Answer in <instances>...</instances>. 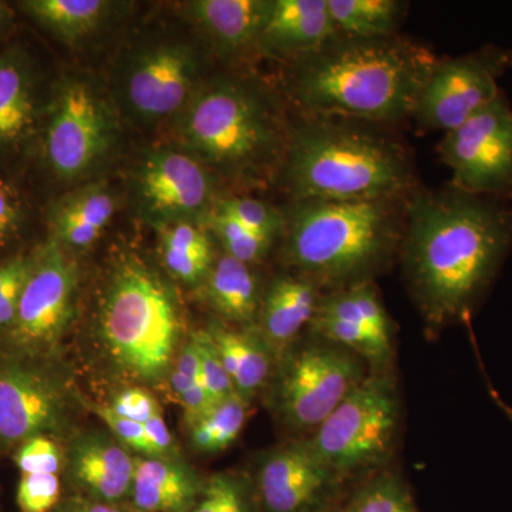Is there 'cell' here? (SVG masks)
Wrapping results in <instances>:
<instances>
[{
	"mask_svg": "<svg viewBox=\"0 0 512 512\" xmlns=\"http://www.w3.org/2000/svg\"><path fill=\"white\" fill-rule=\"evenodd\" d=\"M512 251V205L450 185L407 201L400 256L431 333L476 312Z\"/></svg>",
	"mask_w": 512,
	"mask_h": 512,
	"instance_id": "6da1fadb",
	"label": "cell"
},
{
	"mask_svg": "<svg viewBox=\"0 0 512 512\" xmlns=\"http://www.w3.org/2000/svg\"><path fill=\"white\" fill-rule=\"evenodd\" d=\"M436 62L430 49L407 37L338 35L289 64L285 89L306 117L397 123L412 117Z\"/></svg>",
	"mask_w": 512,
	"mask_h": 512,
	"instance_id": "7a4b0ae2",
	"label": "cell"
},
{
	"mask_svg": "<svg viewBox=\"0 0 512 512\" xmlns=\"http://www.w3.org/2000/svg\"><path fill=\"white\" fill-rule=\"evenodd\" d=\"M292 201L409 200L417 191L409 151L372 128L308 117L289 127L281 173Z\"/></svg>",
	"mask_w": 512,
	"mask_h": 512,
	"instance_id": "3957f363",
	"label": "cell"
},
{
	"mask_svg": "<svg viewBox=\"0 0 512 512\" xmlns=\"http://www.w3.org/2000/svg\"><path fill=\"white\" fill-rule=\"evenodd\" d=\"M407 201H292L282 258L330 292L372 281L399 252Z\"/></svg>",
	"mask_w": 512,
	"mask_h": 512,
	"instance_id": "277c9868",
	"label": "cell"
},
{
	"mask_svg": "<svg viewBox=\"0 0 512 512\" xmlns=\"http://www.w3.org/2000/svg\"><path fill=\"white\" fill-rule=\"evenodd\" d=\"M174 120L185 150L229 180L262 184L281 173L291 126L271 94L251 80L205 79Z\"/></svg>",
	"mask_w": 512,
	"mask_h": 512,
	"instance_id": "5b68a950",
	"label": "cell"
},
{
	"mask_svg": "<svg viewBox=\"0 0 512 512\" xmlns=\"http://www.w3.org/2000/svg\"><path fill=\"white\" fill-rule=\"evenodd\" d=\"M99 329L121 372L157 382L167 375L180 339L174 293L143 259L120 256L103 289Z\"/></svg>",
	"mask_w": 512,
	"mask_h": 512,
	"instance_id": "8992f818",
	"label": "cell"
},
{
	"mask_svg": "<svg viewBox=\"0 0 512 512\" xmlns=\"http://www.w3.org/2000/svg\"><path fill=\"white\" fill-rule=\"evenodd\" d=\"M201 47L178 35L143 39L121 57L116 72L117 104L141 126L175 119L204 83Z\"/></svg>",
	"mask_w": 512,
	"mask_h": 512,
	"instance_id": "52a82bcc",
	"label": "cell"
},
{
	"mask_svg": "<svg viewBox=\"0 0 512 512\" xmlns=\"http://www.w3.org/2000/svg\"><path fill=\"white\" fill-rule=\"evenodd\" d=\"M399 420L392 377L370 372L308 439L340 481L382 466L392 454Z\"/></svg>",
	"mask_w": 512,
	"mask_h": 512,
	"instance_id": "ba28073f",
	"label": "cell"
},
{
	"mask_svg": "<svg viewBox=\"0 0 512 512\" xmlns=\"http://www.w3.org/2000/svg\"><path fill=\"white\" fill-rule=\"evenodd\" d=\"M120 136L117 106L84 74H70L57 86L45 130V158L60 180L90 177L106 163Z\"/></svg>",
	"mask_w": 512,
	"mask_h": 512,
	"instance_id": "9c48e42d",
	"label": "cell"
},
{
	"mask_svg": "<svg viewBox=\"0 0 512 512\" xmlns=\"http://www.w3.org/2000/svg\"><path fill=\"white\" fill-rule=\"evenodd\" d=\"M366 367L355 353L313 336L282 359L274 392L279 416L296 433L312 436L366 379Z\"/></svg>",
	"mask_w": 512,
	"mask_h": 512,
	"instance_id": "30bf717a",
	"label": "cell"
},
{
	"mask_svg": "<svg viewBox=\"0 0 512 512\" xmlns=\"http://www.w3.org/2000/svg\"><path fill=\"white\" fill-rule=\"evenodd\" d=\"M440 160L457 190L480 197L512 198V107L504 92L461 126L444 134Z\"/></svg>",
	"mask_w": 512,
	"mask_h": 512,
	"instance_id": "8fae6325",
	"label": "cell"
},
{
	"mask_svg": "<svg viewBox=\"0 0 512 512\" xmlns=\"http://www.w3.org/2000/svg\"><path fill=\"white\" fill-rule=\"evenodd\" d=\"M77 286V265L66 248L50 239L30 262L18 312L6 333L10 345L28 355L52 352L72 322Z\"/></svg>",
	"mask_w": 512,
	"mask_h": 512,
	"instance_id": "7c38bea8",
	"label": "cell"
},
{
	"mask_svg": "<svg viewBox=\"0 0 512 512\" xmlns=\"http://www.w3.org/2000/svg\"><path fill=\"white\" fill-rule=\"evenodd\" d=\"M511 67L512 50L493 45L437 59L414 104L413 119L426 130H454L503 92L498 80Z\"/></svg>",
	"mask_w": 512,
	"mask_h": 512,
	"instance_id": "4fadbf2b",
	"label": "cell"
},
{
	"mask_svg": "<svg viewBox=\"0 0 512 512\" xmlns=\"http://www.w3.org/2000/svg\"><path fill=\"white\" fill-rule=\"evenodd\" d=\"M134 183L141 214L157 228L177 221H207L218 202L210 168L188 151H148L137 165Z\"/></svg>",
	"mask_w": 512,
	"mask_h": 512,
	"instance_id": "5bb4252c",
	"label": "cell"
},
{
	"mask_svg": "<svg viewBox=\"0 0 512 512\" xmlns=\"http://www.w3.org/2000/svg\"><path fill=\"white\" fill-rule=\"evenodd\" d=\"M338 478L320 460L309 439L269 451L256 473L261 503L268 512H316L338 484Z\"/></svg>",
	"mask_w": 512,
	"mask_h": 512,
	"instance_id": "9a60e30c",
	"label": "cell"
},
{
	"mask_svg": "<svg viewBox=\"0 0 512 512\" xmlns=\"http://www.w3.org/2000/svg\"><path fill=\"white\" fill-rule=\"evenodd\" d=\"M66 404L59 387L16 362L0 363V441L22 444L59 430Z\"/></svg>",
	"mask_w": 512,
	"mask_h": 512,
	"instance_id": "2e32d148",
	"label": "cell"
},
{
	"mask_svg": "<svg viewBox=\"0 0 512 512\" xmlns=\"http://www.w3.org/2000/svg\"><path fill=\"white\" fill-rule=\"evenodd\" d=\"M338 36L328 0H271L255 49L289 63L315 52Z\"/></svg>",
	"mask_w": 512,
	"mask_h": 512,
	"instance_id": "e0dca14e",
	"label": "cell"
},
{
	"mask_svg": "<svg viewBox=\"0 0 512 512\" xmlns=\"http://www.w3.org/2000/svg\"><path fill=\"white\" fill-rule=\"evenodd\" d=\"M69 470L86 498L119 504L123 498L130 497L136 458L103 434H84L70 447Z\"/></svg>",
	"mask_w": 512,
	"mask_h": 512,
	"instance_id": "ac0fdd59",
	"label": "cell"
},
{
	"mask_svg": "<svg viewBox=\"0 0 512 512\" xmlns=\"http://www.w3.org/2000/svg\"><path fill=\"white\" fill-rule=\"evenodd\" d=\"M322 289L298 274H284L272 279L262 295L255 328L268 342L275 355L295 345L303 329L311 326Z\"/></svg>",
	"mask_w": 512,
	"mask_h": 512,
	"instance_id": "d6986e66",
	"label": "cell"
},
{
	"mask_svg": "<svg viewBox=\"0 0 512 512\" xmlns=\"http://www.w3.org/2000/svg\"><path fill=\"white\" fill-rule=\"evenodd\" d=\"M269 8L271 0H194L185 6L188 18L222 56L255 49Z\"/></svg>",
	"mask_w": 512,
	"mask_h": 512,
	"instance_id": "ffe728a7",
	"label": "cell"
},
{
	"mask_svg": "<svg viewBox=\"0 0 512 512\" xmlns=\"http://www.w3.org/2000/svg\"><path fill=\"white\" fill-rule=\"evenodd\" d=\"M204 483L173 458L137 457L130 497L138 512H191Z\"/></svg>",
	"mask_w": 512,
	"mask_h": 512,
	"instance_id": "44dd1931",
	"label": "cell"
},
{
	"mask_svg": "<svg viewBox=\"0 0 512 512\" xmlns=\"http://www.w3.org/2000/svg\"><path fill=\"white\" fill-rule=\"evenodd\" d=\"M116 211V197L106 183L96 181L76 188L60 198L50 212L53 239L74 251L90 248Z\"/></svg>",
	"mask_w": 512,
	"mask_h": 512,
	"instance_id": "7402d4cb",
	"label": "cell"
},
{
	"mask_svg": "<svg viewBox=\"0 0 512 512\" xmlns=\"http://www.w3.org/2000/svg\"><path fill=\"white\" fill-rule=\"evenodd\" d=\"M235 392L251 403L256 393L268 383L275 353L255 326L232 329L212 323L207 329Z\"/></svg>",
	"mask_w": 512,
	"mask_h": 512,
	"instance_id": "603a6c76",
	"label": "cell"
},
{
	"mask_svg": "<svg viewBox=\"0 0 512 512\" xmlns=\"http://www.w3.org/2000/svg\"><path fill=\"white\" fill-rule=\"evenodd\" d=\"M201 286L205 302L222 319L242 328L256 325L264 292L251 265L222 254Z\"/></svg>",
	"mask_w": 512,
	"mask_h": 512,
	"instance_id": "cb8c5ba5",
	"label": "cell"
},
{
	"mask_svg": "<svg viewBox=\"0 0 512 512\" xmlns=\"http://www.w3.org/2000/svg\"><path fill=\"white\" fill-rule=\"evenodd\" d=\"M36 96L26 60L15 50L0 56V147H15L32 134Z\"/></svg>",
	"mask_w": 512,
	"mask_h": 512,
	"instance_id": "d4e9b609",
	"label": "cell"
},
{
	"mask_svg": "<svg viewBox=\"0 0 512 512\" xmlns=\"http://www.w3.org/2000/svg\"><path fill=\"white\" fill-rule=\"evenodd\" d=\"M120 3L107 0H28L22 9L63 42H82L109 23Z\"/></svg>",
	"mask_w": 512,
	"mask_h": 512,
	"instance_id": "484cf974",
	"label": "cell"
},
{
	"mask_svg": "<svg viewBox=\"0 0 512 512\" xmlns=\"http://www.w3.org/2000/svg\"><path fill=\"white\" fill-rule=\"evenodd\" d=\"M158 234L165 269L185 285H202L215 261L204 225L195 221L170 222L158 227Z\"/></svg>",
	"mask_w": 512,
	"mask_h": 512,
	"instance_id": "4316f807",
	"label": "cell"
},
{
	"mask_svg": "<svg viewBox=\"0 0 512 512\" xmlns=\"http://www.w3.org/2000/svg\"><path fill=\"white\" fill-rule=\"evenodd\" d=\"M404 8L397 0H328L338 35L360 39L397 35Z\"/></svg>",
	"mask_w": 512,
	"mask_h": 512,
	"instance_id": "83f0119b",
	"label": "cell"
},
{
	"mask_svg": "<svg viewBox=\"0 0 512 512\" xmlns=\"http://www.w3.org/2000/svg\"><path fill=\"white\" fill-rule=\"evenodd\" d=\"M316 313L356 323L382 338H393L392 323L372 281L323 295Z\"/></svg>",
	"mask_w": 512,
	"mask_h": 512,
	"instance_id": "f1b7e54d",
	"label": "cell"
},
{
	"mask_svg": "<svg viewBox=\"0 0 512 512\" xmlns=\"http://www.w3.org/2000/svg\"><path fill=\"white\" fill-rule=\"evenodd\" d=\"M309 329L312 336L355 353L373 373L387 372V366L392 362V339L382 338L356 323L316 313Z\"/></svg>",
	"mask_w": 512,
	"mask_h": 512,
	"instance_id": "f546056e",
	"label": "cell"
},
{
	"mask_svg": "<svg viewBox=\"0 0 512 512\" xmlns=\"http://www.w3.org/2000/svg\"><path fill=\"white\" fill-rule=\"evenodd\" d=\"M248 406L247 400L242 399L238 393L214 404L190 426L192 447L204 454L227 450L244 429Z\"/></svg>",
	"mask_w": 512,
	"mask_h": 512,
	"instance_id": "4dcf8cb0",
	"label": "cell"
},
{
	"mask_svg": "<svg viewBox=\"0 0 512 512\" xmlns=\"http://www.w3.org/2000/svg\"><path fill=\"white\" fill-rule=\"evenodd\" d=\"M348 512H417L406 484L393 474L383 473L359 488Z\"/></svg>",
	"mask_w": 512,
	"mask_h": 512,
	"instance_id": "1f68e13d",
	"label": "cell"
},
{
	"mask_svg": "<svg viewBox=\"0 0 512 512\" xmlns=\"http://www.w3.org/2000/svg\"><path fill=\"white\" fill-rule=\"evenodd\" d=\"M208 225L215 237L220 241L224 254L254 266L264 261L268 255L272 242L252 234L247 228L242 227L234 218L229 217L217 207L208 217Z\"/></svg>",
	"mask_w": 512,
	"mask_h": 512,
	"instance_id": "d6a6232c",
	"label": "cell"
},
{
	"mask_svg": "<svg viewBox=\"0 0 512 512\" xmlns=\"http://www.w3.org/2000/svg\"><path fill=\"white\" fill-rule=\"evenodd\" d=\"M215 207L234 218L252 234L274 244L285 229V212L276 210L265 201L252 197H229L217 202Z\"/></svg>",
	"mask_w": 512,
	"mask_h": 512,
	"instance_id": "836d02e7",
	"label": "cell"
},
{
	"mask_svg": "<svg viewBox=\"0 0 512 512\" xmlns=\"http://www.w3.org/2000/svg\"><path fill=\"white\" fill-rule=\"evenodd\" d=\"M191 512H254L247 484L235 474H215L207 481Z\"/></svg>",
	"mask_w": 512,
	"mask_h": 512,
	"instance_id": "e575fe53",
	"label": "cell"
},
{
	"mask_svg": "<svg viewBox=\"0 0 512 512\" xmlns=\"http://www.w3.org/2000/svg\"><path fill=\"white\" fill-rule=\"evenodd\" d=\"M192 338L200 353L201 380L210 394L212 404L220 403L237 393L207 330H198Z\"/></svg>",
	"mask_w": 512,
	"mask_h": 512,
	"instance_id": "d590c367",
	"label": "cell"
},
{
	"mask_svg": "<svg viewBox=\"0 0 512 512\" xmlns=\"http://www.w3.org/2000/svg\"><path fill=\"white\" fill-rule=\"evenodd\" d=\"M30 262L32 258L16 256L0 264V332L8 333L15 320Z\"/></svg>",
	"mask_w": 512,
	"mask_h": 512,
	"instance_id": "8d00e7d4",
	"label": "cell"
},
{
	"mask_svg": "<svg viewBox=\"0 0 512 512\" xmlns=\"http://www.w3.org/2000/svg\"><path fill=\"white\" fill-rule=\"evenodd\" d=\"M60 498L57 474H23L16 500L22 512H49Z\"/></svg>",
	"mask_w": 512,
	"mask_h": 512,
	"instance_id": "74e56055",
	"label": "cell"
},
{
	"mask_svg": "<svg viewBox=\"0 0 512 512\" xmlns=\"http://www.w3.org/2000/svg\"><path fill=\"white\" fill-rule=\"evenodd\" d=\"M15 463L23 474H59L63 456L55 441L46 436L33 437L20 444Z\"/></svg>",
	"mask_w": 512,
	"mask_h": 512,
	"instance_id": "f35d334b",
	"label": "cell"
},
{
	"mask_svg": "<svg viewBox=\"0 0 512 512\" xmlns=\"http://www.w3.org/2000/svg\"><path fill=\"white\" fill-rule=\"evenodd\" d=\"M89 406L123 446L143 454L144 457L160 458L153 443L148 439L144 424L124 419L104 404L89 403Z\"/></svg>",
	"mask_w": 512,
	"mask_h": 512,
	"instance_id": "ab89813d",
	"label": "cell"
},
{
	"mask_svg": "<svg viewBox=\"0 0 512 512\" xmlns=\"http://www.w3.org/2000/svg\"><path fill=\"white\" fill-rule=\"evenodd\" d=\"M109 407L124 419L141 424L147 423L148 420L161 413L157 400L141 387L123 390L114 397Z\"/></svg>",
	"mask_w": 512,
	"mask_h": 512,
	"instance_id": "60d3db41",
	"label": "cell"
},
{
	"mask_svg": "<svg viewBox=\"0 0 512 512\" xmlns=\"http://www.w3.org/2000/svg\"><path fill=\"white\" fill-rule=\"evenodd\" d=\"M201 379L200 353L194 338L185 343L171 370V387L175 396L181 397Z\"/></svg>",
	"mask_w": 512,
	"mask_h": 512,
	"instance_id": "b9f144b4",
	"label": "cell"
},
{
	"mask_svg": "<svg viewBox=\"0 0 512 512\" xmlns=\"http://www.w3.org/2000/svg\"><path fill=\"white\" fill-rule=\"evenodd\" d=\"M22 224V207L12 190L0 181V248L15 237Z\"/></svg>",
	"mask_w": 512,
	"mask_h": 512,
	"instance_id": "7bdbcfd3",
	"label": "cell"
},
{
	"mask_svg": "<svg viewBox=\"0 0 512 512\" xmlns=\"http://www.w3.org/2000/svg\"><path fill=\"white\" fill-rule=\"evenodd\" d=\"M144 429L148 439L153 443L156 448L158 457L160 458H173L174 454V439L165 424L163 413L157 414L153 419L144 423Z\"/></svg>",
	"mask_w": 512,
	"mask_h": 512,
	"instance_id": "ee69618b",
	"label": "cell"
},
{
	"mask_svg": "<svg viewBox=\"0 0 512 512\" xmlns=\"http://www.w3.org/2000/svg\"><path fill=\"white\" fill-rule=\"evenodd\" d=\"M66 512H138L137 510H127L120 507L119 504L99 503V501L89 500V498H79L69 505Z\"/></svg>",
	"mask_w": 512,
	"mask_h": 512,
	"instance_id": "f6af8a7d",
	"label": "cell"
},
{
	"mask_svg": "<svg viewBox=\"0 0 512 512\" xmlns=\"http://www.w3.org/2000/svg\"><path fill=\"white\" fill-rule=\"evenodd\" d=\"M6 19H8V9L5 8L3 3H0V29L5 25Z\"/></svg>",
	"mask_w": 512,
	"mask_h": 512,
	"instance_id": "bcb514c9",
	"label": "cell"
},
{
	"mask_svg": "<svg viewBox=\"0 0 512 512\" xmlns=\"http://www.w3.org/2000/svg\"><path fill=\"white\" fill-rule=\"evenodd\" d=\"M316 512H348L346 508H322V510Z\"/></svg>",
	"mask_w": 512,
	"mask_h": 512,
	"instance_id": "7dc6e473",
	"label": "cell"
}]
</instances>
